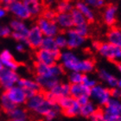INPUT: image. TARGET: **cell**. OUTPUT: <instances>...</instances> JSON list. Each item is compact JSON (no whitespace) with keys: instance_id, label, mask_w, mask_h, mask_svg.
Instances as JSON below:
<instances>
[{"instance_id":"cell-1","label":"cell","mask_w":121,"mask_h":121,"mask_svg":"<svg viewBox=\"0 0 121 121\" xmlns=\"http://www.w3.org/2000/svg\"><path fill=\"white\" fill-rule=\"evenodd\" d=\"M25 106L29 112L43 117L48 121L56 119L60 113L58 104L48 99L45 93H42L41 91L28 97Z\"/></svg>"},{"instance_id":"cell-2","label":"cell","mask_w":121,"mask_h":121,"mask_svg":"<svg viewBox=\"0 0 121 121\" xmlns=\"http://www.w3.org/2000/svg\"><path fill=\"white\" fill-rule=\"evenodd\" d=\"M59 63L65 71H78L82 73H90L95 69V61L91 58L80 59L72 49H63L60 53Z\"/></svg>"},{"instance_id":"cell-3","label":"cell","mask_w":121,"mask_h":121,"mask_svg":"<svg viewBox=\"0 0 121 121\" xmlns=\"http://www.w3.org/2000/svg\"><path fill=\"white\" fill-rule=\"evenodd\" d=\"M94 50L98 52L101 57L112 62L121 61V48L106 42H93L92 43Z\"/></svg>"},{"instance_id":"cell-4","label":"cell","mask_w":121,"mask_h":121,"mask_svg":"<svg viewBox=\"0 0 121 121\" xmlns=\"http://www.w3.org/2000/svg\"><path fill=\"white\" fill-rule=\"evenodd\" d=\"M34 70H35V77H40V78L60 79L65 73L64 68L59 62L50 66L35 62L34 66Z\"/></svg>"},{"instance_id":"cell-5","label":"cell","mask_w":121,"mask_h":121,"mask_svg":"<svg viewBox=\"0 0 121 121\" xmlns=\"http://www.w3.org/2000/svg\"><path fill=\"white\" fill-rule=\"evenodd\" d=\"M57 104L64 116L68 118H74L80 115L81 105L77 101V99L73 98L71 95H68L60 99Z\"/></svg>"},{"instance_id":"cell-6","label":"cell","mask_w":121,"mask_h":121,"mask_svg":"<svg viewBox=\"0 0 121 121\" xmlns=\"http://www.w3.org/2000/svg\"><path fill=\"white\" fill-rule=\"evenodd\" d=\"M111 98V88L106 85L97 83L90 88V99L98 106L103 107Z\"/></svg>"},{"instance_id":"cell-7","label":"cell","mask_w":121,"mask_h":121,"mask_svg":"<svg viewBox=\"0 0 121 121\" xmlns=\"http://www.w3.org/2000/svg\"><path fill=\"white\" fill-rule=\"evenodd\" d=\"M8 12L10 13L14 18L27 21L31 18V15L26 3L23 0H11L6 5Z\"/></svg>"},{"instance_id":"cell-8","label":"cell","mask_w":121,"mask_h":121,"mask_svg":"<svg viewBox=\"0 0 121 121\" xmlns=\"http://www.w3.org/2000/svg\"><path fill=\"white\" fill-rule=\"evenodd\" d=\"M104 121H121V100L111 98L103 106Z\"/></svg>"},{"instance_id":"cell-9","label":"cell","mask_w":121,"mask_h":121,"mask_svg":"<svg viewBox=\"0 0 121 121\" xmlns=\"http://www.w3.org/2000/svg\"><path fill=\"white\" fill-rule=\"evenodd\" d=\"M48 99L57 103L60 99L70 95V83L60 81L50 90L44 92Z\"/></svg>"},{"instance_id":"cell-10","label":"cell","mask_w":121,"mask_h":121,"mask_svg":"<svg viewBox=\"0 0 121 121\" xmlns=\"http://www.w3.org/2000/svg\"><path fill=\"white\" fill-rule=\"evenodd\" d=\"M9 25L12 30L10 36H12L13 39L17 41V43H25L26 35L30 29L25 21L14 18L10 21Z\"/></svg>"},{"instance_id":"cell-11","label":"cell","mask_w":121,"mask_h":121,"mask_svg":"<svg viewBox=\"0 0 121 121\" xmlns=\"http://www.w3.org/2000/svg\"><path fill=\"white\" fill-rule=\"evenodd\" d=\"M60 50H48L43 48H39L35 52V62L44 65H54L59 62Z\"/></svg>"},{"instance_id":"cell-12","label":"cell","mask_w":121,"mask_h":121,"mask_svg":"<svg viewBox=\"0 0 121 121\" xmlns=\"http://www.w3.org/2000/svg\"><path fill=\"white\" fill-rule=\"evenodd\" d=\"M37 27L40 29L42 33L44 36H53L55 37L57 34L60 32L59 26L55 20H50L48 18L44 17L43 16H40L37 17L36 23Z\"/></svg>"},{"instance_id":"cell-13","label":"cell","mask_w":121,"mask_h":121,"mask_svg":"<svg viewBox=\"0 0 121 121\" xmlns=\"http://www.w3.org/2000/svg\"><path fill=\"white\" fill-rule=\"evenodd\" d=\"M19 75L16 70L7 68H3L0 70V87L7 90L17 85L19 81Z\"/></svg>"},{"instance_id":"cell-14","label":"cell","mask_w":121,"mask_h":121,"mask_svg":"<svg viewBox=\"0 0 121 121\" xmlns=\"http://www.w3.org/2000/svg\"><path fill=\"white\" fill-rule=\"evenodd\" d=\"M102 11V20L103 23L107 27L116 25L118 22V15H119V7L114 3H109L103 8Z\"/></svg>"},{"instance_id":"cell-15","label":"cell","mask_w":121,"mask_h":121,"mask_svg":"<svg viewBox=\"0 0 121 121\" xmlns=\"http://www.w3.org/2000/svg\"><path fill=\"white\" fill-rule=\"evenodd\" d=\"M43 37L44 35L36 24L30 26L26 35V45L32 49H38L41 48Z\"/></svg>"},{"instance_id":"cell-16","label":"cell","mask_w":121,"mask_h":121,"mask_svg":"<svg viewBox=\"0 0 121 121\" xmlns=\"http://www.w3.org/2000/svg\"><path fill=\"white\" fill-rule=\"evenodd\" d=\"M4 93L16 106L25 105L27 99H28V95L24 91V89L17 84L10 87L7 90H5Z\"/></svg>"},{"instance_id":"cell-17","label":"cell","mask_w":121,"mask_h":121,"mask_svg":"<svg viewBox=\"0 0 121 121\" xmlns=\"http://www.w3.org/2000/svg\"><path fill=\"white\" fill-rule=\"evenodd\" d=\"M68 41V48L74 50L81 48L85 44L86 37L80 35L74 28H72L70 30H68L65 32Z\"/></svg>"},{"instance_id":"cell-18","label":"cell","mask_w":121,"mask_h":121,"mask_svg":"<svg viewBox=\"0 0 121 121\" xmlns=\"http://www.w3.org/2000/svg\"><path fill=\"white\" fill-rule=\"evenodd\" d=\"M17 85H19V86H22L24 89L28 97L42 91L37 81L35 79L33 80V79L30 78H19Z\"/></svg>"},{"instance_id":"cell-19","label":"cell","mask_w":121,"mask_h":121,"mask_svg":"<svg viewBox=\"0 0 121 121\" xmlns=\"http://www.w3.org/2000/svg\"><path fill=\"white\" fill-rule=\"evenodd\" d=\"M55 21L60 30L67 31L73 28V23L70 12H57Z\"/></svg>"},{"instance_id":"cell-20","label":"cell","mask_w":121,"mask_h":121,"mask_svg":"<svg viewBox=\"0 0 121 121\" xmlns=\"http://www.w3.org/2000/svg\"><path fill=\"white\" fill-rule=\"evenodd\" d=\"M74 7L84 16V17L86 18L89 23H93L95 21L96 15L94 12V9L93 7H91L90 5H88L81 0H79L75 3Z\"/></svg>"},{"instance_id":"cell-21","label":"cell","mask_w":121,"mask_h":121,"mask_svg":"<svg viewBox=\"0 0 121 121\" xmlns=\"http://www.w3.org/2000/svg\"><path fill=\"white\" fill-rule=\"evenodd\" d=\"M98 78L99 81H101L106 86H108L109 88H112L117 86V81H118V77L114 75L113 73L109 72L106 68H100L98 71Z\"/></svg>"},{"instance_id":"cell-22","label":"cell","mask_w":121,"mask_h":121,"mask_svg":"<svg viewBox=\"0 0 121 121\" xmlns=\"http://www.w3.org/2000/svg\"><path fill=\"white\" fill-rule=\"evenodd\" d=\"M0 58L2 60L4 68H10V69L17 71L20 67V64L14 58L11 52L8 49H4L0 53Z\"/></svg>"},{"instance_id":"cell-23","label":"cell","mask_w":121,"mask_h":121,"mask_svg":"<svg viewBox=\"0 0 121 121\" xmlns=\"http://www.w3.org/2000/svg\"><path fill=\"white\" fill-rule=\"evenodd\" d=\"M70 95L75 99H80L83 97H90V88L83 83L70 84Z\"/></svg>"},{"instance_id":"cell-24","label":"cell","mask_w":121,"mask_h":121,"mask_svg":"<svg viewBox=\"0 0 121 121\" xmlns=\"http://www.w3.org/2000/svg\"><path fill=\"white\" fill-rule=\"evenodd\" d=\"M106 41L108 43L113 44L121 48V29L120 27L114 25L112 27H109V30H107L106 35Z\"/></svg>"},{"instance_id":"cell-25","label":"cell","mask_w":121,"mask_h":121,"mask_svg":"<svg viewBox=\"0 0 121 121\" xmlns=\"http://www.w3.org/2000/svg\"><path fill=\"white\" fill-rule=\"evenodd\" d=\"M10 120L26 121L29 119V111L22 106H17L8 113Z\"/></svg>"},{"instance_id":"cell-26","label":"cell","mask_w":121,"mask_h":121,"mask_svg":"<svg viewBox=\"0 0 121 121\" xmlns=\"http://www.w3.org/2000/svg\"><path fill=\"white\" fill-rule=\"evenodd\" d=\"M25 3L29 8L31 17H39L40 16H42L45 9V5L43 4V0H34Z\"/></svg>"},{"instance_id":"cell-27","label":"cell","mask_w":121,"mask_h":121,"mask_svg":"<svg viewBox=\"0 0 121 121\" xmlns=\"http://www.w3.org/2000/svg\"><path fill=\"white\" fill-rule=\"evenodd\" d=\"M97 109H98V106L90 99L86 103L81 106L80 115H81L83 118H86V119H90V117L95 112Z\"/></svg>"},{"instance_id":"cell-28","label":"cell","mask_w":121,"mask_h":121,"mask_svg":"<svg viewBox=\"0 0 121 121\" xmlns=\"http://www.w3.org/2000/svg\"><path fill=\"white\" fill-rule=\"evenodd\" d=\"M16 106H17L10 100L9 97L6 95V93L4 92L0 96V108L2 109V111L8 114Z\"/></svg>"},{"instance_id":"cell-29","label":"cell","mask_w":121,"mask_h":121,"mask_svg":"<svg viewBox=\"0 0 121 121\" xmlns=\"http://www.w3.org/2000/svg\"><path fill=\"white\" fill-rule=\"evenodd\" d=\"M74 8V5L70 0H59L56 2L55 10L56 12H71Z\"/></svg>"},{"instance_id":"cell-30","label":"cell","mask_w":121,"mask_h":121,"mask_svg":"<svg viewBox=\"0 0 121 121\" xmlns=\"http://www.w3.org/2000/svg\"><path fill=\"white\" fill-rule=\"evenodd\" d=\"M71 16H72V19H73V27H77L81 24H84L86 23H88L86 19L84 17V16L75 7L73 8V10H71Z\"/></svg>"},{"instance_id":"cell-31","label":"cell","mask_w":121,"mask_h":121,"mask_svg":"<svg viewBox=\"0 0 121 121\" xmlns=\"http://www.w3.org/2000/svg\"><path fill=\"white\" fill-rule=\"evenodd\" d=\"M41 48L48 49V50H59L56 46L55 37L53 36H44L43 42H42Z\"/></svg>"},{"instance_id":"cell-32","label":"cell","mask_w":121,"mask_h":121,"mask_svg":"<svg viewBox=\"0 0 121 121\" xmlns=\"http://www.w3.org/2000/svg\"><path fill=\"white\" fill-rule=\"evenodd\" d=\"M55 41H56V46L59 50H63L68 48V41H67V36L65 33H59L55 36Z\"/></svg>"},{"instance_id":"cell-33","label":"cell","mask_w":121,"mask_h":121,"mask_svg":"<svg viewBox=\"0 0 121 121\" xmlns=\"http://www.w3.org/2000/svg\"><path fill=\"white\" fill-rule=\"evenodd\" d=\"M84 73L78 72V71H72L69 72L68 74V82L70 84H77V83H82L83 81Z\"/></svg>"},{"instance_id":"cell-34","label":"cell","mask_w":121,"mask_h":121,"mask_svg":"<svg viewBox=\"0 0 121 121\" xmlns=\"http://www.w3.org/2000/svg\"><path fill=\"white\" fill-rule=\"evenodd\" d=\"M74 30L77 31V32L81 35L84 37H87L89 35H90V25H89V23H86L84 24H81L80 26H77V27H73Z\"/></svg>"},{"instance_id":"cell-35","label":"cell","mask_w":121,"mask_h":121,"mask_svg":"<svg viewBox=\"0 0 121 121\" xmlns=\"http://www.w3.org/2000/svg\"><path fill=\"white\" fill-rule=\"evenodd\" d=\"M93 9H102L106 5V0H81Z\"/></svg>"},{"instance_id":"cell-36","label":"cell","mask_w":121,"mask_h":121,"mask_svg":"<svg viewBox=\"0 0 121 121\" xmlns=\"http://www.w3.org/2000/svg\"><path fill=\"white\" fill-rule=\"evenodd\" d=\"M82 83L86 86L89 88H92L93 86H94L96 84L98 83V81L94 79L93 77L89 75V73H85L83 76V81H82Z\"/></svg>"},{"instance_id":"cell-37","label":"cell","mask_w":121,"mask_h":121,"mask_svg":"<svg viewBox=\"0 0 121 121\" xmlns=\"http://www.w3.org/2000/svg\"><path fill=\"white\" fill-rule=\"evenodd\" d=\"M56 10L52 7H46L43 10L42 16L44 17L48 18V19H50V20H55L56 19Z\"/></svg>"},{"instance_id":"cell-38","label":"cell","mask_w":121,"mask_h":121,"mask_svg":"<svg viewBox=\"0 0 121 121\" xmlns=\"http://www.w3.org/2000/svg\"><path fill=\"white\" fill-rule=\"evenodd\" d=\"M12 30L10 29V25H5V24H0V37L6 38L11 35Z\"/></svg>"},{"instance_id":"cell-39","label":"cell","mask_w":121,"mask_h":121,"mask_svg":"<svg viewBox=\"0 0 121 121\" xmlns=\"http://www.w3.org/2000/svg\"><path fill=\"white\" fill-rule=\"evenodd\" d=\"M89 119L93 121H104V112L102 109H97Z\"/></svg>"},{"instance_id":"cell-40","label":"cell","mask_w":121,"mask_h":121,"mask_svg":"<svg viewBox=\"0 0 121 121\" xmlns=\"http://www.w3.org/2000/svg\"><path fill=\"white\" fill-rule=\"evenodd\" d=\"M111 96L112 98L121 99V88H119L118 86L111 88Z\"/></svg>"},{"instance_id":"cell-41","label":"cell","mask_w":121,"mask_h":121,"mask_svg":"<svg viewBox=\"0 0 121 121\" xmlns=\"http://www.w3.org/2000/svg\"><path fill=\"white\" fill-rule=\"evenodd\" d=\"M26 46L27 45L25 43H17V44L16 45V50L19 53H23L25 51Z\"/></svg>"},{"instance_id":"cell-42","label":"cell","mask_w":121,"mask_h":121,"mask_svg":"<svg viewBox=\"0 0 121 121\" xmlns=\"http://www.w3.org/2000/svg\"><path fill=\"white\" fill-rule=\"evenodd\" d=\"M7 13H8V10L6 6L0 4V19L5 17L6 15H7Z\"/></svg>"},{"instance_id":"cell-43","label":"cell","mask_w":121,"mask_h":121,"mask_svg":"<svg viewBox=\"0 0 121 121\" xmlns=\"http://www.w3.org/2000/svg\"><path fill=\"white\" fill-rule=\"evenodd\" d=\"M43 4L45 5V7H52L53 8L54 4L56 5V0H43Z\"/></svg>"},{"instance_id":"cell-44","label":"cell","mask_w":121,"mask_h":121,"mask_svg":"<svg viewBox=\"0 0 121 121\" xmlns=\"http://www.w3.org/2000/svg\"><path fill=\"white\" fill-rule=\"evenodd\" d=\"M115 67H116V69H117V71H118V73L121 75V61L115 62Z\"/></svg>"},{"instance_id":"cell-45","label":"cell","mask_w":121,"mask_h":121,"mask_svg":"<svg viewBox=\"0 0 121 121\" xmlns=\"http://www.w3.org/2000/svg\"><path fill=\"white\" fill-rule=\"evenodd\" d=\"M10 1H11V0H0V4L3 5H4V6H6Z\"/></svg>"},{"instance_id":"cell-46","label":"cell","mask_w":121,"mask_h":121,"mask_svg":"<svg viewBox=\"0 0 121 121\" xmlns=\"http://www.w3.org/2000/svg\"><path fill=\"white\" fill-rule=\"evenodd\" d=\"M117 86H118V87H119V88H121V77L118 78V81H117Z\"/></svg>"},{"instance_id":"cell-47","label":"cell","mask_w":121,"mask_h":121,"mask_svg":"<svg viewBox=\"0 0 121 121\" xmlns=\"http://www.w3.org/2000/svg\"><path fill=\"white\" fill-rule=\"evenodd\" d=\"M4 68V66H3V63H2V60H1V58H0V70Z\"/></svg>"},{"instance_id":"cell-48","label":"cell","mask_w":121,"mask_h":121,"mask_svg":"<svg viewBox=\"0 0 121 121\" xmlns=\"http://www.w3.org/2000/svg\"><path fill=\"white\" fill-rule=\"evenodd\" d=\"M24 2H30V1H34V0H23Z\"/></svg>"},{"instance_id":"cell-49","label":"cell","mask_w":121,"mask_h":121,"mask_svg":"<svg viewBox=\"0 0 121 121\" xmlns=\"http://www.w3.org/2000/svg\"><path fill=\"white\" fill-rule=\"evenodd\" d=\"M106 1H108V2H113L115 0H106Z\"/></svg>"},{"instance_id":"cell-50","label":"cell","mask_w":121,"mask_h":121,"mask_svg":"<svg viewBox=\"0 0 121 121\" xmlns=\"http://www.w3.org/2000/svg\"><path fill=\"white\" fill-rule=\"evenodd\" d=\"M119 27H120V29H121V23H120V25H119Z\"/></svg>"}]
</instances>
